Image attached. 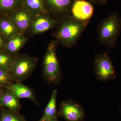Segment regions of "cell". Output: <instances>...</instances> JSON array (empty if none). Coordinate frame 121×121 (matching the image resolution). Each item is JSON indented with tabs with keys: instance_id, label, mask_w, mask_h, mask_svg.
<instances>
[{
	"instance_id": "6da1fadb",
	"label": "cell",
	"mask_w": 121,
	"mask_h": 121,
	"mask_svg": "<svg viewBox=\"0 0 121 121\" xmlns=\"http://www.w3.org/2000/svg\"><path fill=\"white\" fill-rule=\"evenodd\" d=\"M62 19L54 36L58 43L71 48L80 38L88 23L79 21L71 15Z\"/></svg>"
},
{
	"instance_id": "7a4b0ae2",
	"label": "cell",
	"mask_w": 121,
	"mask_h": 121,
	"mask_svg": "<svg viewBox=\"0 0 121 121\" xmlns=\"http://www.w3.org/2000/svg\"><path fill=\"white\" fill-rule=\"evenodd\" d=\"M121 30V18L116 12L110 14L103 20L98 28L99 43L114 48Z\"/></svg>"
},
{
	"instance_id": "3957f363",
	"label": "cell",
	"mask_w": 121,
	"mask_h": 121,
	"mask_svg": "<svg viewBox=\"0 0 121 121\" xmlns=\"http://www.w3.org/2000/svg\"><path fill=\"white\" fill-rule=\"evenodd\" d=\"M56 40L49 43L44 56L43 62V76L48 83L56 85L62 79L60 65L56 54L58 45Z\"/></svg>"
},
{
	"instance_id": "277c9868",
	"label": "cell",
	"mask_w": 121,
	"mask_h": 121,
	"mask_svg": "<svg viewBox=\"0 0 121 121\" xmlns=\"http://www.w3.org/2000/svg\"><path fill=\"white\" fill-rule=\"evenodd\" d=\"M38 59L27 54L18 55L9 71L15 82H22L32 74L37 65Z\"/></svg>"
},
{
	"instance_id": "5b68a950",
	"label": "cell",
	"mask_w": 121,
	"mask_h": 121,
	"mask_svg": "<svg viewBox=\"0 0 121 121\" xmlns=\"http://www.w3.org/2000/svg\"><path fill=\"white\" fill-rule=\"evenodd\" d=\"M94 70L97 78L100 81H107L116 77L112 63L107 54L97 55L95 60Z\"/></svg>"
},
{
	"instance_id": "8992f818",
	"label": "cell",
	"mask_w": 121,
	"mask_h": 121,
	"mask_svg": "<svg viewBox=\"0 0 121 121\" xmlns=\"http://www.w3.org/2000/svg\"><path fill=\"white\" fill-rule=\"evenodd\" d=\"M59 114L67 121H80L85 117L82 106L72 99L61 102Z\"/></svg>"
},
{
	"instance_id": "52a82bcc",
	"label": "cell",
	"mask_w": 121,
	"mask_h": 121,
	"mask_svg": "<svg viewBox=\"0 0 121 121\" xmlns=\"http://www.w3.org/2000/svg\"><path fill=\"white\" fill-rule=\"evenodd\" d=\"M48 13L34 16L29 31L33 35L43 33L52 29L58 24L59 20Z\"/></svg>"
},
{
	"instance_id": "ba28073f",
	"label": "cell",
	"mask_w": 121,
	"mask_h": 121,
	"mask_svg": "<svg viewBox=\"0 0 121 121\" xmlns=\"http://www.w3.org/2000/svg\"><path fill=\"white\" fill-rule=\"evenodd\" d=\"M11 19L20 33L29 31L34 16L22 7L7 15Z\"/></svg>"
},
{
	"instance_id": "9c48e42d",
	"label": "cell",
	"mask_w": 121,
	"mask_h": 121,
	"mask_svg": "<svg viewBox=\"0 0 121 121\" xmlns=\"http://www.w3.org/2000/svg\"><path fill=\"white\" fill-rule=\"evenodd\" d=\"M93 4L86 0H74L72 5L70 15L81 22H89L94 13Z\"/></svg>"
},
{
	"instance_id": "30bf717a",
	"label": "cell",
	"mask_w": 121,
	"mask_h": 121,
	"mask_svg": "<svg viewBox=\"0 0 121 121\" xmlns=\"http://www.w3.org/2000/svg\"><path fill=\"white\" fill-rule=\"evenodd\" d=\"M74 0H44L48 13L56 17L64 18L70 15Z\"/></svg>"
},
{
	"instance_id": "8fae6325",
	"label": "cell",
	"mask_w": 121,
	"mask_h": 121,
	"mask_svg": "<svg viewBox=\"0 0 121 121\" xmlns=\"http://www.w3.org/2000/svg\"><path fill=\"white\" fill-rule=\"evenodd\" d=\"M28 41V39L24 34L19 33L7 40L4 51L12 56H17L20 50Z\"/></svg>"
},
{
	"instance_id": "7c38bea8",
	"label": "cell",
	"mask_w": 121,
	"mask_h": 121,
	"mask_svg": "<svg viewBox=\"0 0 121 121\" xmlns=\"http://www.w3.org/2000/svg\"><path fill=\"white\" fill-rule=\"evenodd\" d=\"M8 89L19 99H27L36 105H40L33 90L22 82H15Z\"/></svg>"
},
{
	"instance_id": "4fadbf2b",
	"label": "cell",
	"mask_w": 121,
	"mask_h": 121,
	"mask_svg": "<svg viewBox=\"0 0 121 121\" xmlns=\"http://www.w3.org/2000/svg\"><path fill=\"white\" fill-rule=\"evenodd\" d=\"M0 105L14 112L19 113L21 108L19 99L9 89H4L0 99Z\"/></svg>"
},
{
	"instance_id": "5bb4252c",
	"label": "cell",
	"mask_w": 121,
	"mask_h": 121,
	"mask_svg": "<svg viewBox=\"0 0 121 121\" xmlns=\"http://www.w3.org/2000/svg\"><path fill=\"white\" fill-rule=\"evenodd\" d=\"M22 7L34 16L49 13L44 0H23Z\"/></svg>"
},
{
	"instance_id": "9a60e30c",
	"label": "cell",
	"mask_w": 121,
	"mask_h": 121,
	"mask_svg": "<svg viewBox=\"0 0 121 121\" xmlns=\"http://www.w3.org/2000/svg\"><path fill=\"white\" fill-rule=\"evenodd\" d=\"M20 33L8 16L0 15V34L8 40Z\"/></svg>"
},
{
	"instance_id": "2e32d148",
	"label": "cell",
	"mask_w": 121,
	"mask_h": 121,
	"mask_svg": "<svg viewBox=\"0 0 121 121\" xmlns=\"http://www.w3.org/2000/svg\"><path fill=\"white\" fill-rule=\"evenodd\" d=\"M58 91L56 90L52 91L51 98L45 107L43 117L40 121H46L55 117H56V101Z\"/></svg>"
},
{
	"instance_id": "e0dca14e",
	"label": "cell",
	"mask_w": 121,
	"mask_h": 121,
	"mask_svg": "<svg viewBox=\"0 0 121 121\" xmlns=\"http://www.w3.org/2000/svg\"><path fill=\"white\" fill-rule=\"evenodd\" d=\"M23 0H0V15L7 16L22 7Z\"/></svg>"
},
{
	"instance_id": "ac0fdd59",
	"label": "cell",
	"mask_w": 121,
	"mask_h": 121,
	"mask_svg": "<svg viewBox=\"0 0 121 121\" xmlns=\"http://www.w3.org/2000/svg\"><path fill=\"white\" fill-rule=\"evenodd\" d=\"M0 121H26L19 113L14 112L1 107L0 110Z\"/></svg>"
},
{
	"instance_id": "d6986e66",
	"label": "cell",
	"mask_w": 121,
	"mask_h": 121,
	"mask_svg": "<svg viewBox=\"0 0 121 121\" xmlns=\"http://www.w3.org/2000/svg\"><path fill=\"white\" fill-rule=\"evenodd\" d=\"M15 82L10 71L0 68V86L8 89Z\"/></svg>"
},
{
	"instance_id": "ffe728a7",
	"label": "cell",
	"mask_w": 121,
	"mask_h": 121,
	"mask_svg": "<svg viewBox=\"0 0 121 121\" xmlns=\"http://www.w3.org/2000/svg\"><path fill=\"white\" fill-rule=\"evenodd\" d=\"M16 58V56L9 55L4 51H0V68L9 71Z\"/></svg>"
},
{
	"instance_id": "44dd1931",
	"label": "cell",
	"mask_w": 121,
	"mask_h": 121,
	"mask_svg": "<svg viewBox=\"0 0 121 121\" xmlns=\"http://www.w3.org/2000/svg\"><path fill=\"white\" fill-rule=\"evenodd\" d=\"M7 40L0 34V51H4Z\"/></svg>"
},
{
	"instance_id": "7402d4cb",
	"label": "cell",
	"mask_w": 121,
	"mask_h": 121,
	"mask_svg": "<svg viewBox=\"0 0 121 121\" xmlns=\"http://www.w3.org/2000/svg\"><path fill=\"white\" fill-rule=\"evenodd\" d=\"M93 4L100 5L105 4L108 1V0H86Z\"/></svg>"
},
{
	"instance_id": "603a6c76",
	"label": "cell",
	"mask_w": 121,
	"mask_h": 121,
	"mask_svg": "<svg viewBox=\"0 0 121 121\" xmlns=\"http://www.w3.org/2000/svg\"><path fill=\"white\" fill-rule=\"evenodd\" d=\"M4 89V88L0 86V99L1 98L2 95V94H3Z\"/></svg>"
},
{
	"instance_id": "cb8c5ba5",
	"label": "cell",
	"mask_w": 121,
	"mask_h": 121,
	"mask_svg": "<svg viewBox=\"0 0 121 121\" xmlns=\"http://www.w3.org/2000/svg\"><path fill=\"white\" fill-rule=\"evenodd\" d=\"M46 121H58L56 117H55L53 118H51V119H49V120H48Z\"/></svg>"
},
{
	"instance_id": "d4e9b609",
	"label": "cell",
	"mask_w": 121,
	"mask_h": 121,
	"mask_svg": "<svg viewBox=\"0 0 121 121\" xmlns=\"http://www.w3.org/2000/svg\"><path fill=\"white\" fill-rule=\"evenodd\" d=\"M1 106L0 105V110L1 108Z\"/></svg>"
}]
</instances>
